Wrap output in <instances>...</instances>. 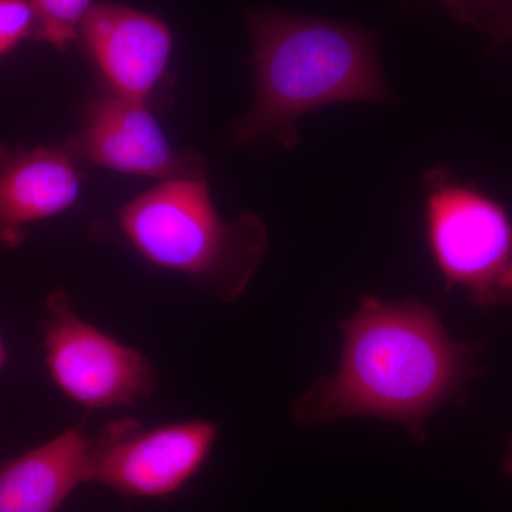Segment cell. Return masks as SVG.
Segmentation results:
<instances>
[{"label":"cell","mask_w":512,"mask_h":512,"mask_svg":"<svg viewBox=\"0 0 512 512\" xmlns=\"http://www.w3.org/2000/svg\"><path fill=\"white\" fill-rule=\"evenodd\" d=\"M124 235L158 268L190 278L222 302L244 295L268 251V232L254 214L225 221L205 177L167 180L124 205Z\"/></svg>","instance_id":"3"},{"label":"cell","mask_w":512,"mask_h":512,"mask_svg":"<svg viewBox=\"0 0 512 512\" xmlns=\"http://www.w3.org/2000/svg\"><path fill=\"white\" fill-rule=\"evenodd\" d=\"M497 28L505 35H512V8L505 9L498 18Z\"/></svg>","instance_id":"13"},{"label":"cell","mask_w":512,"mask_h":512,"mask_svg":"<svg viewBox=\"0 0 512 512\" xmlns=\"http://www.w3.org/2000/svg\"><path fill=\"white\" fill-rule=\"evenodd\" d=\"M79 147L94 164L119 173L164 181L204 177L200 158L171 146L144 101L116 93L90 106Z\"/></svg>","instance_id":"7"},{"label":"cell","mask_w":512,"mask_h":512,"mask_svg":"<svg viewBox=\"0 0 512 512\" xmlns=\"http://www.w3.org/2000/svg\"><path fill=\"white\" fill-rule=\"evenodd\" d=\"M218 434L208 420L150 429L134 419L110 421L94 437L92 483L128 498L170 497L205 466Z\"/></svg>","instance_id":"6"},{"label":"cell","mask_w":512,"mask_h":512,"mask_svg":"<svg viewBox=\"0 0 512 512\" xmlns=\"http://www.w3.org/2000/svg\"><path fill=\"white\" fill-rule=\"evenodd\" d=\"M342 333L338 372L293 404L301 426L373 416L403 424L423 440L427 419L473 372V350L451 339L419 301L363 299Z\"/></svg>","instance_id":"1"},{"label":"cell","mask_w":512,"mask_h":512,"mask_svg":"<svg viewBox=\"0 0 512 512\" xmlns=\"http://www.w3.org/2000/svg\"><path fill=\"white\" fill-rule=\"evenodd\" d=\"M94 437L80 426L0 464V512H57L92 483Z\"/></svg>","instance_id":"10"},{"label":"cell","mask_w":512,"mask_h":512,"mask_svg":"<svg viewBox=\"0 0 512 512\" xmlns=\"http://www.w3.org/2000/svg\"><path fill=\"white\" fill-rule=\"evenodd\" d=\"M42 335L50 379L84 409L131 407L157 389L150 360L84 320L59 289L47 296Z\"/></svg>","instance_id":"5"},{"label":"cell","mask_w":512,"mask_h":512,"mask_svg":"<svg viewBox=\"0 0 512 512\" xmlns=\"http://www.w3.org/2000/svg\"><path fill=\"white\" fill-rule=\"evenodd\" d=\"M36 35L32 0H0V56L15 49L22 40Z\"/></svg>","instance_id":"12"},{"label":"cell","mask_w":512,"mask_h":512,"mask_svg":"<svg viewBox=\"0 0 512 512\" xmlns=\"http://www.w3.org/2000/svg\"><path fill=\"white\" fill-rule=\"evenodd\" d=\"M426 184L427 238L450 286L478 308L512 303V221L498 202L434 168Z\"/></svg>","instance_id":"4"},{"label":"cell","mask_w":512,"mask_h":512,"mask_svg":"<svg viewBox=\"0 0 512 512\" xmlns=\"http://www.w3.org/2000/svg\"><path fill=\"white\" fill-rule=\"evenodd\" d=\"M9 355L8 349H6L5 342L0 338V372H2L3 367L8 363Z\"/></svg>","instance_id":"15"},{"label":"cell","mask_w":512,"mask_h":512,"mask_svg":"<svg viewBox=\"0 0 512 512\" xmlns=\"http://www.w3.org/2000/svg\"><path fill=\"white\" fill-rule=\"evenodd\" d=\"M255 72V101L239 123V141L275 136L296 144L302 114L346 101L389 97L372 35L332 20L278 12L248 18Z\"/></svg>","instance_id":"2"},{"label":"cell","mask_w":512,"mask_h":512,"mask_svg":"<svg viewBox=\"0 0 512 512\" xmlns=\"http://www.w3.org/2000/svg\"><path fill=\"white\" fill-rule=\"evenodd\" d=\"M503 470L505 474L512 477V439L510 441V446H508L507 456H505Z\"/></svg>","instance_id":"14"},{"label":"cell","mask_w":512,"mask_h":512,"mask_svg":"<svg viewBox=\"0 0 512 512\" xmlns=\"http://www.w3.org/2000/svg\"><path fill=\"white\" fill-rule=\"evenodd\" d=\"M80 33L114 93L127 99L144 101L153 92L173 52L163 20L128 6L94 5Z\"/></svg>","instance_id":"8"},{"label":"cell","mask_w":512,"mask_h":512,"mask_svg":"<svg viewBox=\"0 0 512 512\" xmlns=\"http://www.w3.org/2000/svg\"><path fill=\"white\" fill-rule=\"evenodd\" d=\"M80 178L66 151H0V251L19 248L26 229L69 210Z\"/></svg>","instance_id":"9"},{"label":"cell","mask_w":512,"mask_h":512,"mask_svg":"<svg viewBox=\"0 0 512 512\" xmlns=\"http://www.w3.org/2000/svg\"><path fill=\"white\" fill-rule=\"evenodd\" d=\"M35 9L36 39L57 49H67L80 33L93 0H32Z\"/></svg>","instance_id":"11"}]
</instances>
